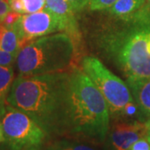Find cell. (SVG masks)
Returning a JSON list of instances; mask_svg holds the SVG:
<instances>
[{"instance_id":"cell-15","label":"cell","mask_w":150,"mask_h":150,"mask_svg":"<svg viewBox=\"0 0 150 150\" xmlns=\"http://www.w3.org/2000/svg\"><path fill=\"white\" fill-rule=\"evenodd\" d=\"M24 5L25 13H32L42 10L45 7L46 0H22Z\"/></svg>"},{"instance_id":"cell-17","label":"cell","mask_w":150,"mask_h":150,"mask_svg":"<svg viewBox=\"0 0 150 150\" xmlns=\"http://www.w3.org/2000/svg\"><path fill=\"white\" fill-rule=\"evenodd\" d=\"M16 56L0 48V65L1 66H13L16 63Z\"/></svg>"},{"instance_id":"cell-10","label":"cell","mask_w":150,"mask_h":150,"mask_svg":"<svg viewBox=\"0 0 150 150\" xmlns=\"http://www.w3.org/2000/svg\"><path fill=\"white\" fill-rule=\"evenodd\" d=\"M127 84L139 109L141 121L145 123L150 118V77L128 78Z\"/></svg>"},{"instance_id":"cell-11","label":"cell","mask_w":150,"mask_h":150,"mask_svg":"<svg viewBox=\"0 0 150 150\" xmlns=\"http://www.w3.org/2000/svg\"><path fill=\"white\" fill-rule=\"evenodd\" d=\"M146 2L147 0H118L108 9V12L113 18L129 17L139 10Z\"/></svg>"},{"instance_id":"cell-20","label":"cell","mask_w":150,"mask_h":150,"mask_svg":"<svg viewBox=\"0 0 150 150\" xmlns=\"http://www.w3.org/2000/svg\"><path fill=\"white\" fill-rule=\"evenodd\" d=\"M129 150H150V143L148 137L142 138L135 142Z\"/></svg>"},{"instance_id":"cell-8","label":"cell","mask_w":150,"mask_h":150,"mask_svg":"<svg viewBox=\"0 0 150 150\" xmlns=\"http://www.w3.org/2000/svg\"><path fill=\"white\" fill-rule=\"evenodd\" d=\"M145 123L137 119L113 120L104 141L105 150H129L135 142L147 137Z\"/></svg>"},{"instance_id":"cell-13","label":"cell","mask_w":150,"mask_h":150,"mask_svg":"<svg viewBox=\"0 0 150 150\" xmlns=\"http://www.w3.org/2000/svg\"><path fill=\"white\" fill-rule=\"evenodd\" d=\"M22 48L23 46L18 33L12 28L4 27L3 37L0 41V48L17 57Z\"/></svg>"},{"instance_id":"cell-5","label":"cell","mask_w":150,"mask_h":150,"mask_svg":"<svg viewBox=\"0 0 150 150\" xmlns=\"http://www.w3.org/2000/svg\"><path fill=\"white\" fill-rule=\"evenodd\" d=\"M82 69L105 98L110 118L112 120L123 119L126 108L135 103L128 84L112 73L96 57H83Z\"/></svg>"},{"instance_id":"cell-26","label":"cell","mask_w":150,"mask_h":150,"mask_svg":"<svg viewBox=\"0 0 150 150\" xmlns=\"http://www.w3.org/2000/svg\"><path fill=\"white\" fill-rule=\"evenodd\" d=\"M148 139H149V143H150V131H149V134H148Z\"/></svg>"},{"instance_id":"cell-27","label":"cell","mask_w":150,"mask_h":150,"mask_svg":"<svg viewBox=\"0 0 150 150\" xmlns=\"http://www.w3.org/2000/svg\"><path fill=\"white\" fill-rule=\"evenodd\" d=\"M147 1H148V2H149V3H150V0H147Z\"/></svg>"},{"instance_id":"cell-9","label":"cell","mask_w":150,"mask_h":150,"mask_svg":"<svg viewBox=\"0 0 150 150\" xmlns=\"http://www.w3.org/2000/svg\"><path fill=\"white\" fill-rule=\"evenodd\" d=\"M61 18L67 27V33L76 46H81V32L74 16V12L66 0H46L45 7Z\"/></svg>"},{"instance_id":"cell-16","label":"cell","mask_w":150,"mask_h":150,"mask_svg":"<svg viewBox=\"0 0 150 150\" xmlns=\"http://www.w3.org/2000/svg\"><path fill=\"white\" fill-rule=\"evenodd\" d=\"M118 0H89L88 8L91 11L108 10Z\"/></svg>"},{"instance_id":"cell-19","label":"cell","mask_w":150,"mask_h":150,"mask_svg":"<svg viewBox=\"0 0 150 150\" xmlns=\"http://www.w3.org/2000/svg\"><path fill=\"white\" fill-rule=\"evenodd\" d=\"M22 14L18 13L14 11H10L7 15H6L4 20L3 22V25L6 28H10L13 25V23L17 22V20L20 18Z\"/></svg>"},{"instance_id":"cell-3","label":"cell","mask_w":150,"mask_h":150,"mask_svg":"<svg viewBox=\"0 0 150 150\" xmlns=\"http://www.w3.org/2000/svg\"><path fill=\"white\" fill-rule=\"evenodd\" d=\"M110 112L105 98L83 69L70 72L69 106L64 135L103 143L110 127Z\"/></svg>"},{"instance_id":"cell-23","label":"cell","mask_w":150,"mask_h":150,"mask_svg":"<svg viewBox=\"0 0 150 150\" xmlns=\"http://www.w3.org/2000/svg\"><path fill=\"white\" fill-rule=\"evenodd\" d=\"M5 142V136H4V127H3V123L0 118V144L4 143Z\"/></svg>"},{"instance_id":"cell-24","label":"cell","mask_w":150,"mask_h":150,"mask_svg":"<svg viewBox=\"0 0 150 150\" xmlns=\"http://www.w3.org/2000/svg\"><path fill=\"white\" fill-rule=\"evenodd\" d=\"M4 26L3 24H0V41L3 37V33H4Z\"/></svg>"},{"instance_id":"cell-7","label":"cell","mask_w":150,"mask_h":150,"mask_svg":"<svg viewBox=\"0 0 150 150\" xmlns=\"http://www.w3.org/2000/svg\"><path fill=\"white\" fill-rule=\"evenodd\" d=\"M10 28L18 33L23 47L38 38L56 33H67L64 21L46 8L21 15Z\"/></svg>"},{"instance_id":"cell-12","label":"cell","mask_w":150,"mask_h":150,"mask_svg":"<svg viewBox=\"0 0 150 150\" xmlns=\"http://www.w3.org/2000/svg\"><path fill=\"white\" fill-rule=\"evenodd\" d=\"M14 79L13 66L0 65V112L7 104V98Z\"/></svg>"},{"instance_id":"cell-6","label":"cell","mask_w":150,"mask_h":150,"mask_svg":"<svg viewBox=\"0 0 150 150\" xmlns=\"http://www.w3.org/2000/svg\"><path fill=\"white\" fill-rule=\"evenodd\" d=\"M0 118L8 150H41L49 137L32 118L8 103Z\"/></svg>"},{"instance_id":"cell-21","label":"cell","mask_w":150,"mask_h":150,"mask_svg":"<svg viewBox=\"0 0 150 150\" xmlns=\"http://www.w3.org/2000/svg\"><path fill=\"white\" fill-rule=\"evenodd\" d=\"M8 3L10 6L12 11H14L21 14L25 13L24 5L22 0H8Z\"/></svg>"},{"instance_id":"cell-22","label":"cell","mask_w":150,"mask_h":150,"mask_svg":"<svg viewBox=\"0 0 150 150\" xmlns=\"http://www.w3.org/2000/svg\"><path fill=\"white\" fill-rule=\"evenodd\" d=\"M10 11H12V9L8 3V0H0V24L3 23L6 15Z\"/></svg>"},{"instance_id":"cell-1","label":"cell","mask_w":150,"mask_h":150,"mask_svg":"<svg viewBox=\"0 0 150 150\" xmlns=\"http://www.w3.org/2000/svg\"><path fill=\"white\" fill-rule=\"evenodd\" d=\"M112 18L93 29L94 48L126 79L150 77V3L129 17Z\"/></svg>"},{"instance_id":"cell-18","label":"cell","mask_w":150,"mask_h":150,"mask_svg":"<svg viewBox=\"0 0 150 150\" xmlns=\"http://www.w3.org/2000/svg\"><path fill=\"white\" fill-rule=\"evenodd\" d=\"M74 12H80L88 6L89 0H66Z\"/></svg>"},{"instance_id":"cell-25","label":"cell","mask_w":150,"mask_h":150,"mask_svg":"<svg viewBox=\"0 0 150 150\" xmlns=\"http://www.w3.org/2000/svg\"><path fill=\"white\" fill-rule=\"evenodd\" d=\"M145 125H146V127H147V129L149 131H150V118L145 122Z\"/></svg>"},{"instance_id":"cell-14","label":"cell","mask_w":150,"mask_h":150,"mask_svg":"<svg viewBox=\"0 0 150 150\" xmlns=\"http://www.w3.org/2000/svg\"><path fill=\"white\" fill-rule=\"evenodd\" d=\"M48 150H96L88 145L79 142L62 139L54 142L48 148Z\"/></svg>"},{"instance_id":"cell-4","label":"cell","mask_w":150,"mask_h":150,"mask_svg":"<svg viewBox=\"0 0 150 150\" xmlns=\"http://www.w3.org/2000/svg\"><path fill=\"white\" fill-rule=\"evenodd\" d=\"M75 52L74 43L66 33L38 38L20 49L15 63L18 74L28 77L64 72L72 64Z\"/></svg>"},{"instance_id":"cell-2","label":"cell","mask_w":150,"mask_h":150,"mask_svg":"<svg viewBox=\"0 0 150 150\" xmlns=\"http://www.w3.org/2000/svg\"><path fill=\"white\" fill-rule=\"evenodd\" d=\"M70 73L18 76L7 103L25 112L51 136L64 135L69 106Z\"/></svg>"}]
</instances>
